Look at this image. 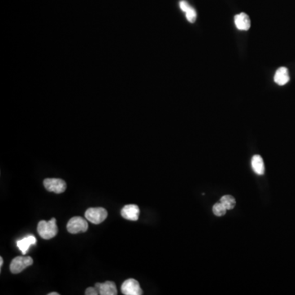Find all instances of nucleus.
Here are the masks:
<instances>
[{
	"label": "nucleus",
	"instance_id": "1",
	"mask_svg": "<svg viewBox=\"0 0 295 295\" xmlns=\"http://www.w3.org/2000/svg\"><path fill=\"white\" fill-rule=\"evenodd\" d=\"M39 235L44 240H50L52 238L55 237L58 234V227L56 223L55 218H52L49 222L46 221H40L37 227Z\"/></svg>",
	"mask_w": 295,
	"mask_h": 295
},
{
	"label": "nucleus",
	"instance_id": "2",
	"mask_svg": "<svg viewBox=\"0 0 295 295\" xmlns=\"http://www.w3.org/2000/svg\"><path fill=\"white\" fill-rule=\"evenodd\" d=\"M85 218L93 224L98 225L108 218V212L104 208H90L84 213Z\"/></svg>",
	"mask_w": 295,
	"mask_h": 295
},
{
	"label": "nucleus",
	"instance_id": "3",
	"mask_svg": "<svg viewBox=\"0 0 295 295\" xmlns=\"http://www.w3.org/2000/svg\"><path fill=\"white\" fill-rule=\"evenodd\" d=\"M88 223L86 220L81 217H74L69 220L67 228L69 233L77 234L85 232L88 230Z\"/></svg>",
	"mask_w": 295,
	"mask_h": 295
},
{
	"label": "nucleus",
	"instance_id": "4",
	"mask_svg": "<svg viewBox=\"0 0 295 295\" xmlns=\"http://www.w3.org/2000/svg\"><path fill=\"white\" fill-rule=\"evenodd\" d=\"M32 264H33L32 257L19 256V257H15L12 261L10 264V271L14 274H18Z\"/></svg>",
	"mask_w": 295,
	"mask_h": 295
},
{
	"label": "nucleus",
	"instance_id": "5",
	"mask_svg": "<svg viewBox=\"0 0 295 295\" xmlns=\"http://www.w3.org/2000/svg\"><path fill=\"white\" fill-rule=\"evenodd\" d=\"M45 189L49 192L55 193H62L67 189L66 182L61 179L56 178H48L44 180Z\"/></svg>",
	"mask_w": 295,
	"mask_h": 295
},
{
	"label": "nucleus",
	"instance_id": "6",
	"mask_svg": "<svg viewBox=\"0 0 295 295\" xmlns=\"http://www.w3.org/2000/svg\"><path fill=\"white\" fill-rule=\"evenodd\" d=\"M122 292L125 295H141L143 290L140 283L135 279H127L122 284Z\"/></svg>",
	"mask_w": 295,
	"mask_h": 295
},
{
	"label": "nucleus",
	"instance_id": "7",
	"mask_svg": "<svg viewBox=\"0 0 295 295\" xmlns=\"http://www.w3.org/2000/svg\"><path fill=\"white\" fill-rule=\"evenodd\" d=\"M140 208L136 205H129L124 206L121 211V215L129 221H137L140 217Z\"/></svg>",
	"mask_w": 295,
	"mask_h": 295
},
{
	"label": "nucleus",
	"instance_id": "8",
	"mask_svg": "<svg viewBox=\"0 0 295 295\" xmlns=\"http://www.w3.org/2000/svg\"><path fill=\"white\" fill-rule=\"evenodd\" d=\"M96 288L100 295H117L118 289L116 284L113 281H106L105 283H96Z\"/></svg>",
	"mask_w": 295,
	"mask_h": 295
},
{
	"label": "nucleus",
	"instance_id": "9",
	"mask_svg": "<svg viewBox=\"0 0 295 295\" xmlns=\"http://www.w3.org/2000/svg\"><path fill=\"white\" fill-rule=\"evenodd\" d=\"M235 23L236 27L240 31H248L250 28V18L244 13L235 16Z\"/></svg>",
	"mask_w": 295,
	"mask_h": 295
},
{
	"label": "nucleus",
	"instance_id": "10",
	"mask_svg": "<svg viewBox=\"0 0 295 295\" xmlns=\"http://www.w3.org/2000/svg\"><path fill=\"white\" fill-rule=\"evenodd\" d=\"M37 243L36 237L34 235H28L27 237L23 238L22 240L17 241V246L18 249H20L21 252L25 255L27 253V251L30 249L31 245H34Z\"/></svg>",
	"mask_w": 295,
	"mask_h": 295
},
{
	"label": "nucleus",
	"instance_id": "11",
	"mask_svg": "<svg viewBox=\"0 0 295 295\" xmlns=\"http://www.w3.org/2000/svg\"><path fill=\"white\" fill-rule=\"evenodd\" d=\"M180 8L182 11L185 13L187 20L189 21V23H193L195 22L196 18H197L195 9H193V7H191L190 5L184 0L180 1Z\"/></svg>",
	"mask_w": 295,
	"mask_h": 295
},
{
	"label": "nucleus",
	"instance_id": "12",
	"mask_svg": "<svg viewBox=\"0 0 295 295\" xmlns=\"http://www.w3.org/2000/svg\"><path fill=\"white\" fill-rule=\"evenodd\" d=\"M274 80L279 85H284L289 80V75H288V69L286 67H282L278 69L275 74Z\"/></svg>",
	"mask_w": 295,
	"mask_h": 295
},
{
	"label": "nucleus",
	"instance_id": "13",
	"mask_svg": "<svg viewBox=\"0 0 295 295\" xmlns=\"http://www.w3.org/2000/svg\"><path fill=\"white\" fill-rule=\"evenodd\" d=\"M252 167L253 171H255L257 175H263L265 172V166L263 159L260 155H254L252 158Z\"/></svg>",
	"mask_w": 295,
	"mask_h": 295
},
{
	"label": "nucleus",
	"instance_id": "14",
	"mask_svg": "<svg viewBox=\"0 0 295 295\" xmlns=\"http://www.w3.org/2000/svg\"><path fill=\"white\" fill-rule=\"evenodd\" d=\"M221 203L226 207L227 210H231L235 208L236 202H235V198L231 195H224L221 199Z\"/></svg>",
	"mask_w": 295,
	"mask_h": 295
},
{
	"label": "nucleus",
	"instance_id": "15",
	"mask_svg": "<svg viewBox=\"0 0 295 295\" xmlns=\"http://www.w3.org/2000/svg\"><path fill=\"white\" fill-rule=\"evenodd\" d=\"M227 211V209H226V207L222 205L221 202L213 205V212L214 213V215L218 216V217H222V216H224L226 214Z\"/></svg>",
	"mask_w": 295,
	"mask_h": 295
},
{
	"label": "nucleus",
	"instance_id": "16",
	"mask_svg": "<svg viewBox=\"0 0 295 295\" xmlns=\"http://www.w3.org/2000/svg\"><path fill=\"white\" fill-rule=\"evenodd\" d=\"M85 295H98L100 294L99 293L98 289L96 288L95 286L94 287H89V288H86V290H85V293H84Z\"/></svg>",
	"mask_w": 295,
	"mask_h": 295
},
{
	"label": "nucleus",
	"instance_id": "17",
	"mask_svg": "<svg viewBox=\"0 0 295 295\" xmlns=\"http://www.w3.org/2000/svg\"><path fill=\"white\" fill-rule=\"evenodd\" d=\"M3 264H4V259L2 257H0V267H2Z\"/></svg>",
	"mask_w": 295,
	"mask_h": 295
},
{
	"label": "nucleus",
	"instance_id": "18",
	"mask_svg": "<svg viewBox=\"0 0 295 295\" xmlns=\"http://www.w3.org/2000/svg\"><path fill=\"white\" fill-rule=\"evenodd\" d=\"M49 295H59V293L57 292H53V293H49Z\"/></svg>",
	"mask_w": 295,
	"mask_h": 295
}]
</instances>
